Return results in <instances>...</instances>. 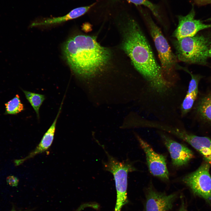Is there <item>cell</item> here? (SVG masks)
<instances>
[{"mask_svg": "<svg viewBox=\"0 0 211 211\" xmlns=\"http://www.w3.org/2000/svg\"><path fill=\"white\" fill-rule=\"evenodd\" d=\"M122 49L136 70L153 87H163L168 82L156 60L145 35L134 19L123 15Z\"/></svg>", "mask_w": 211, "mask_h": 211, "instance_id": "obj_2", "label": "cell"}, {"mask_svg": "<svg viewBox=\"0 0 211 211\" xmlns=\"http://www.w3.org/2000/svg\"><path fill=\"white\" fill-rule=\"evenodd\" d=\"M175 135L187 142L199 152L205 162L211 165V139L205 137H200L178 129Z\"/></svg>", "mask_w": 211, "mask_h": 211, "instance_id": "obj_11", "label": "cell"}, {"mask_svg": "<svg viewBox=\"0 0 211 211\" xmlns=\"http://www.w3.org/2000/svg\"><path fill=\"white\" fill-rule=\"evenodd\" d=\"M96 4V3H95L88 6L75 8L63 16L49 18L41 21L33 23L31 26L34 27L50 25L60 23L75 19L85 14Z\"/></svg>", "mask_w": 211, "mask_h": 211, "instance_id": "obj_13", "label": "cell"}, {"mask_svg": "<svg viewBox=\"0 0 211 211\" xmlns=\"http://www.w3.org/2000/svg\"><path fill=\"white\" fill-rule=\"evenodd\" d=\"M197 109L203 119L211 123V94L204 97L200 101Z\"/></svg>", "mask_w": 211, "mask_h": 211, "instance_id": "obj_14", "label": "cell"}, {"mask_svg": "<svg viewBox=\"0 0 211 211\" xmlns=\"http://www.w3.org/2000/svg\"><path fill=\"white\" fill-rule=\"evenodd\" d=\"M195 10L193 7L186 16H178V24L173 33V37L178 39L192 37L200 30L211 28V24H205L200 20L195 19Z\"/></svg>", "mask_w": 211, "mask_h": 211, "instance_id": "obj_8", "label": "cell"}, {"mask_svg": "<svg viewBox=\"0 0 211 211\" xmlns=\"http://www.w3.org/2000/svg\"><path fill=\"white\" fill-rule=\"evenodd\" d=\"M63 102V101L62 102L55 119L50 127L43 135L39 144L36 148L26 157L23 159L16 160V163L17 165H19L26 160L33 158L36 155L46 151L50 147L54 139L56 124L61 110Z\"/></svg>", "mask_w": 211, "mask_h": 211, "instance_id": "obj_12", "label": "cell"}, {"mask_svg": "<svg viewBox=\"0 0 211 211\" xmlns=\"http://www.w3.org/2000/svg\"><path fill=\"white\" fill-rule=\"evenodd\" d=\"M6 181L7 183L12 186H16L19 182L18 179L13 176H8L7 178Z\"/></svg>", "mask_w": 211, "mask_h": 211, "instance_id": "obj_20", "label": "cell"}, {"mask_svg": "<svg viewBox=\"0 0 211 211\" xmlns=\"http://www.w3.org/2000/svg\"><path fill=\"white\" fill-rule=\"evenodd\" d=\"M25 97L35 111L38 118H39L40 108L45 99L44 95L22 90Z\"/></svg>", "mask_w": 211, "mask_h": 211, "instance_id": "obj_15", "label": "cell"}, {"mask_svg": "<svg viewBox=\"0 0 211 211\" xmlns=\"http://www.w3.org/2000/svg\"><path fill=\"white\" fill-rule=\"evenodd\" d=\"M208 57H211V47H210L209 50Z\"/></svg>", "mask_w": 211, "mask_h": 211, "instance_id": "obj_23", "label": "cell"}, {"mask_svg": "<svg viewBox=\"0 0 211 211\" xmlns=\"http://www.w3.org/2000/svg\"><path fill=\"white\" fill-rule=\"evenodd\" d=\"M11 211H30V210H24V211H16L13 209Z\"/></svg>", "mask_w": 211, "mask_h": 211, "instance_id": "obj_24", "label": "cell"}, {"mask_svg": "<svg viewBox=\"0 0 211 211\" xmlns=\"http://www.w3.org/2000/svg\"><path fill=\"white\" fill-rule=\"evenodd\" d=\"M144 18L154 41L164 77L168 81L175 75L177 69V59L160 28L147 13L142 12Z\"/></svg>", "mask_w": 211, "mask_h": 211, "instance_id": "obj_4", "label": "cell"}, {"mask_svg": "<svg viewBox=\"0 0 211 211\" xmlns=\"http://www.w3.org/2000/svg\"><path fill=\"white\" fill-rule=\"evenodd\" d=\"M135 5H142L148 7L152 12L153 15L161 22V18L158 7L148 0H127Z\"/></svg>", "mask_w": 211, "mask_h": 211, "instance_id": "obj_18", "label": "cell"}, {"mask_svg": "<svg viewBox=\"0 0 211 211\" xmlns=\"http://www.w3.org/2000/svg\"><path fill=\"white\" fill-rule=\"evenodd\" d=\"M162 140L169 151L172 165L180 167L187 164L194 156L192 151L186 146L161 134Z\"/></svg>", "mask_w": 211, "mask_h": 211, "instance_id": "obj_10", "label": "cell"}, {"mask_svg": "<svg viewBox=\"0 0 211 211\" xmlns=\"http://www.w3.org/2000/svg\"><path fill=\"white\" fill-rule=\"evenodd\" d=\"M64 57L73 73L88 80L101 74L110 63V50L93 37L78 35L68 38L62 46Z\"/></svg>", "mask_w": 211, "mask_h": 211, "instance_id": "obj_1", "label": "cell"}, {"mask_svg": "<svg viewBox=\"0 0 211 211\" xmlns=\"http://www.w3.org/2000/svg\"><path fill=\"white\" fill-rule=\"evenodd\" d=\"M137 137L145 154L148 167L151 173L162 179L168 180L169 173L166 157L156 152L148 143L138 136L137 135Z\"/></svg>", "mask_w": 211, "mask_h": 211, "instance_id": "obj_7", "label": "cell"}, {"mask_svg": "<svg viewBox=\"0 0 211 211\" xmlns=\"http://www.w3.org/2000/svg\"><path fill=\"white\" fill-rule=\"evenodd\" d=\"M102 147L108 158L107 161H103L104 169L113 175L116 191V200L114 211H121L123 206L128 202L127 195V176L128 173L136 170L131 163L127 160L119 161L110 155L104 146Z\"/></svg>", "mask_w": 211, "mask_h": 211, "instance_id": "obj_5", "label": "cell"}, {"mask_svg": "<svg viewBox=\"0 0 211 211\" xmlns=\"http://www.w3.org/2000/svg\"><path fill=\"white\" fill-rule=\"evenodd\" d=\"M177 69H181L185 71L189 74L191 76V79L189 83L188 90L187 94H190L193 93H198V83L200 78L199 76L193 74L186 68L183 67L179 65L177 67Z\"/></svg>", "mask_w": 211, "mask_h": 211, "instance_id": "obj_19", "label": "cell"}, {"mask_svg": "<svg viewBox=\"0 0 211 211\" xmlns=\"http://www.w3.org/2000/svg\"><path fill=\"white\" fill-rule=\"evenodd\" d=\"M195 1L199 6L211 4V0H195Z\"/></svg>", "mask_w": 211, "mask_h": 211, "instance_id": "obj_21", "label": "cell"}, {"mask_svg": "<svg viewBox=\"0 0 211 211\" xmlns=\"http://www.w3.org/2000/svg\"><path fill=\"white\" fill-rule=\"evenodd\" d=\"M172 44L178 60L189 64H205L208 57L211 40L202 35L174 39Z\"/></svg>", "mask_w": 211, "mask_h": 211, "instance_id": "obj_3", "label": "cell"}, {"mask_svg": "<svg viewBox=\"0 0 211 211\" xmlns=\"http://www.w3.org/2000/svg\"><path fill=\"white\" fill-rule=\"evenodd\" d=\"M178 211H188L186 207L184 201L182 200L181 206Z\"/></svg>", "mask_w": 211, "mask_h": 211, "instance_id": "obj_22", "label": "cell"}, {"mask_svg": "<svg viewBox=\"0 0 211 211\" xmlns=\"http://www.w3.org/2000/svg\"><path fill=\"white\" fill-rule=\"evenodd\" d=\"M198 93H193L187 94L181 105V115H186L191 109Z\"/></svg>", "mask_w": 211, "mask_h": 211, "instance_id": "obj_17", "label": "cell"}, {"mask_svg": "<svg viewBox=\"0 0 211 211\" xmlns=\"http://www.w3.org/2000/svg\"><path fill=\"white\" fill-rule=\"evenodd\" d=\"M177 197L176 193L167 195L150 186L147 190L143 211H168L172 209Z\"/></svg>", "mask_w": 211, "mask_h": 211, "instance_id": "obj_9", "label": "cell"}, {"mask_svg": "<svg viewBox=\"0 0 211 211\" xmlns=\"http://www.w3.org/2000/svg\"><path fill=\"white\" fill-rule=\"evenodd\" d=\"M210 165L205 162L196 171L184 176L183 182L195 195L211 204V176Z\"/></svg>", "mask_w": 211, "mask_h": 211, "instance_id": "obj_6", "label": "cell"}, {"mask_svg": "<svg viewBox=\"0 0 211 211\" xmlns=\"http://www.w3.org/2000/svg\"><path fill=\"white\" fill-rule=\"evenodd\" d=\"M5 115H16L24 110L23 105L21 102L18 94H16L12 99L5 104Z\"/></svg>", "mask_w": 211, "mask_h": 211, "instance_id": "obj_16", "label": "cell"}]
</instances>
